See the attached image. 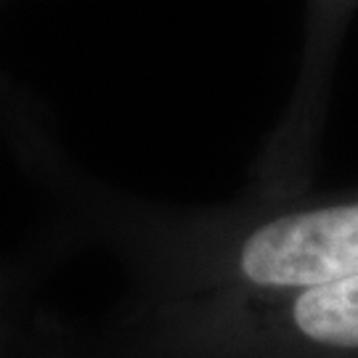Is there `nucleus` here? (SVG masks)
<instances>
[{
    "mask_svg": "<svg viewBox=\"0 0 358 358\" xmlns=\"http://www.w3.org/2000/svg\"><path fill=\"white\" fill-rule=\"evenodd\" d=\"M88 210L128 276L122 303L273 297L358 276V189L202 207L90 189Z\"/></svg>",
    "mask_w": 358,
    "mask_h": 358,
    "instance_id": "nucleus-1",
    "label": "nucleus"
},
{
    "mask_svg": "<svg viewBox=\"0 0 358 358\" xmlns=\"http://www.w3.org/2000/svg\"><path fill=\"white\" fill-rule=\"evenodd\" d=\"M99 358H358V276L273 297L122 303Z\"/></svg>",
    "mask_w": 358,
    "mask_h": 358,
    "instance_id": "nucleus-2",
    "label": "nucleus"
},
{
    "mask_svg": "<svg viewBox=\"0 0 358 358\" xmlns=\"http://www.w3.org/2000/svg\"><path fill=\"white\" fill-rule=\"evenodd\" d=\"M356 11L358 0L306 3V43L292 99L257 154L247 194L294 196L308 192L329 112L334 64Z\"/></svg>",
    "mask_w": 358,
    "mask_h": 358,
    "instance_id": "nucleus-3",
    "label": "nucleus"
},
{
    "mask_svg": "<svg viewBox=\"0 0 358 358\" xmlns=\"http://www.w3.org/2000/svg\"><path fill=\"white\" fill-rule=\"evenodd\" d=\"M0 358H6V348H3V334H0Z\"/></svg>",
    "mask_w": 358,
    "mask_h": 358,
    "instance_id": "nucleus-4",
    "label": "nucleus"
}]
</instances>
